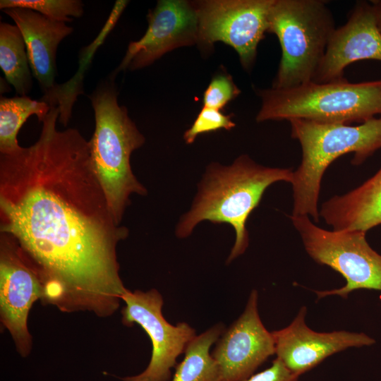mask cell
Masks as SVG:
<instances>
[{"mask_svg":"<svg viewBox=\"0 0 381 381\" xmlns=\"http://www.w3.org/2000/svg\"><path fill=\"white\" fill-rule=\"evenodd\" d=\"M2 11L13 20L23 37L31 72L44 92L40 100L50 107L56 106L61 91L55 83L56 50L73 28L30 9L11 8Z\"/></svg>","mask_w":381,"mask_h":381,"instance_id":"15","label":"cell"},{"mask_svg":"<svg viewBox=\"0 0 381 381\" xmlns=\"http://www.w3.org/2000/svg\"><path fill=\"white\" fill-rule=\"evenodd\" d=\"M274 0H207L195 3L198 16V42L209 46L222 42L238 53L250 70L260 42L268 30Z\"/></svg>","mask_w":381,"mask_h":381,"instance_id":"10","label":"cell"},{"mask_svg":"<svg viewBox=\"0 0 381 381\" xmlns=\"http://www.w3.org/2000/svg\"><path fill=\"white\" fill-rule=\"evenodd\" d=\"M43 294L41 273L33 260L13 236L1 233L0 321L23 358L32 349L28 327L29 313L37 301H42Z\"/></svg>","mask_w":381,"mask_h":381,"instance_id":"8","label":"cell"},{"mask_svg":"<svg viewBox=\"0 0 381 381\" xmlns=\"http://www.w3.org/2000/svg\"><path fill=\"white\" fill-rule=\"evenodd\" d=\"M244 381H299L298 376L291 373L278 358L273 360L268 368L252 375Z\"/></svg>","mask_w":381,"mask_h":381,"instance_id":"23","label":"cell"},{"mask_svg":"<svg viewBox=\"0 0 381 381\" xmlns=\"http://www.w3.org/2000/svg\"><path fill=\"white\" fill-rule=\"evenodd\" d=\"M148 28L138 41L131 42L116 73L152 64L167 52L198 42V16L195 3L160 0L147 14Z\"/></svg>","mask_w":381,"mask_h":381,"instance_id":"12","label":"cell"},{"mask_svg":"<svg viewBox=\"0 0 381 381\" xmlns=\"http://www.w3.org/2000/svg\"><path fill=\"white\" fill-rule=\"evenodd\" d=\"M235 126L230 116L218 109L203 107L190 128L184 133L183 138L186 143L191 144L200 134L222 128L231 130Z\"/></svg>","mask_w":381,"mask_h":381,"instance_id":"21","label":"cell"},{"mask_svg":"<svg viewBox=\"0 0 381 381\" xmlns=\"http://www.w3.org/2000/svg\"><path fill=\"white\" fill-rule=\"evenodd\" d=\"M258 122L303 119L323 123H364L381 115V80L310 81L296 87L259 90Z\"/></svg>","mask_w":381,"mask_h":381,"instance_id":"5","label":"cell"},{"mask_svg":"<svg viewBox=\"0 0 381 381\" xmlns=\"http://www.w3.org/2000/svg\"><path fill=\"white\" fill-rule=\"evenodd\" d=\"M51 107L27 95L0 99V152L11 154L20 149L17 134L28 117L35 114L42 122Z\"/></svg>","mask_w":381,"mask_h":381,"instance_id":"19","label":"cell"},{"mask_svg":"<svg viewBox=\"0 0 381 381\" xmlns=\"http://www.w3.org/2000/svg\"><path fill=\"white\" fill-rule=\"evenodd\" d=\"M125 306L121 322L126 327L137 324L148 334L152 344L151 358L140 373L120 377L122 381H169L177 358L184 353L195 330L185 322L171 325L164 317L162 294L155 289L147 291L129 289L123 294Z\"/></svg>","mask_w":381,"mask_h":381,"instance_id":"9","label":"cell"},{"mask_svg":"<svg viewBox=\"0 0 381 381\" xmlns=\"http://www.w3.org/2000/svg\"><path fill=\"white\" fill-rule=\"evenodd\" d=\"M11 8H28L59 22H70L83 14V4L80 0H1V10Z\"/></svg>","mask_w":381,"mask_h":381,"instance_id":"20","label":"cell"},{"mask_svg":"<svg viewBox=\"0 0 381 381\" xmlns=\"http://www.w3.org/2000/svg\"><path fill=\"white\" fill-rule=\"evenodd\" d=\"M305 250L317 263L340 273L346 284L339 289L315 291L318 299L328 296L347 298L353 291H381V255L361 231H327L313 224L307 215L290 216Z\"/></svg>","mask_w":381,"mask_h":381,"instance_id":"7","label":"cell"},{"mask_svg":"<svg viewBox=\"0 0 381 381\" xmlns=\"http://www.w3.org/2000/svg\"><path fill=\"white\" fill-rule=\"evenodd\" d=\"M59 114L51 106L33 145L0 155L1 233L39 268L43 305L108 318L128 290L116 248L128 230L111 212L89 141L76 128L58 131Z\"/></svg>","mask_w":381,"mask_h":381,"instance_id":"1","label":"cell"},{"mask_svg":"<svg viewBox=\"0 0 381 381\" xmlns=\"http://www.w3.org/2000/svg\"><path fill=\"white\" fill-rule=\"evenodd\" d=\"M90 99L95 120L89 140L91 162L111 212L121 224L130 195L147 193L130 164L131 153L144 144L145 138L126 107L119 104L116 89L110 84L98 87Z\"/></svg>","mask_w":381,"mask_h":381,"instance_id":"4","label":"cell"},{"mask_svg":"<svg viewBox=\"0 0 381 381\" xmlns=\"http://www.w3.org/2000/svg\"><path fill=\"white\" fill-rule=\"evenodd\" d=\"M377 28L381 32V1H372Z\"/></svg>","mask_w":381,"mask_h":381,"instance_id":"24","label":"cell"},{"mask_svg":"<svg viewBox=\"0 0 381 381\" xmlns=\"http://www.w3.org/2000/svg\"><path fill=\"white\" fill-rule=\"evenodd\" d=\"M258 293L252 290L243 313L225 329L212 356L220 372V381H244L267 358L275 354L274 341L260 319Z\"/></svg>","mask_w":381,"mask_h":381,"instance_id":"11","label":"cell"},{"mask_svg":"<svg viewBox=\"0 0 381 381\" xmlns=\"http://www.w3.org/2000/svg\"><path fill=\"white\" fill-rule=\"evenodd\" d=\"M334 231H361L381 224V169L358 188L325 201L320 212Z\"/></svg>","mask_w":381,"mask_h":381,"instance_id":"16","label":"cell"},{"mask_svg":"<svg viewBox=\"0 0 381 381\" xmlns=\"http://www.w3.org/2000/svg\"><path fill=\"white\" fill-rule=\"evenodd\" d=\"M381 61V32L372 3L357 1L346 23L332 33L313 81L326 83L344 78L351 64Z\"/></svg>","mask_w":381,"mask_h":381,"instance_id":"14","label":"cell"},{"mask_svg":"<svg viewBox=\"0 0 381 381\" xmlns=\"http://www.w3.org/2000/svg\"><path fill=\"white\" fill-rule=\"evenodd\" d=\"M335 29L326 1L274 0L267 32L277 37L282 56L272 87L313 81Z\"/></svg>","mask_w":381,"mask_h":381,"instance_id":"6","label":"cell"},{"mask_svg":"<svg viewBox=\"0 0 381 381\" xmlns=\"http://www.w3.org/2000/svg\"><path fill=\"white\" fill-rule=\"evenodd\" d=\"M225 329L219 322L194 337L187 344L171 381H220L219 368L210 349Z\"/></svg>","mask_w":381,"mask_h":381,"instance_id":"17","label":"cell"},{"mask_svg":"<svg viewBox=\"0 0 381 381\" xmlns=\"http://www.w3.org/2000/svg\"><path fill=\"white\" fill-rule=\"evenodd\" d=\"M292 176L291 169L261 166L247 155L238 157L230 166L212 164L200 184L190 211L180 219L176 236H188L204 220L231 224L236 238L226 260L230 263L248 246L246 221L267 188L278 181L291 183Z\"/></svg>","mask_w":381,"mask_h":381,"instance_id":"2","label":"cell"},{"mask_svg":"<svg viewBox=\"0 0 381 381\" xmlns=\"http://www.w3.org/2000/svg\"><path fill=\"white\" fill-rule=\"evenodd\" d=\"M306 307L302 306L287 327L272 332L277 358L298 377L334 353L375 343L363 332L313 331L306 323Z\"/></svg>","mask_w":381,"mask_h":381,"instance_id":"13","label":"cell"},{"mask_svg":"<svg viewBox=\"0 0 381 381\" xmlns=\"http://www.w3.org/2000/svg\"><path fill=\"white\" fill-rule=\"evenodd\" d=\"M0 67L20 96L32 88V75L23 37L16 25L0 24Z\"/></svg>","mask_w":381,"mask_h":381,"instance_id":"18","label":"cell"},{"mask_svg":"<svg viewBox=\"0 0 381 381\" xmlns=\"http://www.w3.org/2000/svg\"><path fill=\"white\" fill-rule=\"evenodd\" d=\"M241 90L229 75L224 73L214 76L203 94V107L221 109L236 98Z\"/></svg>","mask_w":381,"mask_h":381,"instance_id":"22","label":"cell"},{"mask_svg":"<svg viewBox=\"0 0 381 381\" xmlns=\"http://www.w3.org/2000/svg\"><path fill=\"white\" fill-rule=\"evenodd\" d=\"M291 137L299 141L301 162L293 171L292 216H310L318 222V202L323 174L329 165L352 152L358 165L381 148V116L358 126L323 123L303 119L289 121Z\"/></svg>","mask_w":381,"mask_h":381,"instance_id":"3","label":"cell"}]
</instances>
